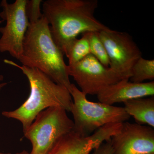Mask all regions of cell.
Instances as JSON below:
<instances>
[{"label":"cell","mask_w":154,"mask_h":154,"mask_svg":"<svg viewBox=\"0 0 154 154\" xmlns=\"http://www.w3.org/2000/svg\"><path fill=\"white\" fill-rule=\"evenodd\" d=\"M69 92L73 99L71 111L73 117V131L82 137L90 136L105 125L122 123L130 118L124 107H116L88 100L87 95L74 84Z\"/></svg>","instance_id":"cell-4"},{"label":"cell","mask_w":154,"mask_h":154,"mask_svg":"<svg viewBox=\"0 0 154 154\" xmlns=\"http://www.w3.org/2000/svg\"><path fill=\"white\" fill-rule=\"evenodd\" d=\"M0 154H11V153H4L0 152Z\"/></svg>","instance_id":"cell-21"},{"label":"cell","mask_w":154,"mask_h":154,"mask_svg":"<svg viewBox=\"0 0 154 154\" xmlns=\"http://www.w3.org/2000/svg\"><path fill=\"white\" fill-rule=\"evenodd\" d=\"M123 103L126 113L133 116L136 123L154 128V96L132 99Z\"/></svg>","instance_id":"cell-12"},{"label":"cell","mask_w":154,"mask_h":154,"mask_svg":"<svg viewBox=\"0 0 154 154\" xmlns=\"http://www.w3.org/2000/svg\"><path fill=\"white\" fill-rule=\"evenodd\" d=\"M154 154V153H150V154Z\"/></svg>","instance_id":"cell-22"},{"label":"cell","mask_w":154,"mask_h":154,"mask_svg":"<svg viewBox=\"0 0 154 154\" xmlns=\"http://www.w3.org/2000/svg\"><path fill=\"white\" fill-rule=\"evenodd\" d=\"M113 154L154 153V130L151 127L127 122L111 138Z\"/></svg>","instance_id":"cell-9"},{"label":"cell","mask_w":154,"mask_h":154,"mask_svg":"<svg viewBox=\"0 0 154 154\" xmlns=\"http://www.w3.org/2000/svg\"><path fill=\"white\" fill-rule=\"evenodd\" d=\"M4 62L20 69L29 82L30 94L27 100L16 110L2 113L7 118L20 122L24 133L38 113L48 108L60 107L71 112L73 101L66 88L57 84L38 69L20 66L9 60H4Z\"/></svg>","instance_id":"cell-3"},{"label":"cell","mask_w":154,"mask_h":154,"mask_svg":"<svg viewBox=\"0 0 154 154\" xmlns=\"http://www.w3.org/2000/svg\"><path fill=\"white\" fill-rule=\"evenodd\" d=\"M73 121L63 107H50L42 110L24 133L32 144L30 154H49L62 138L73 131Z\"/></svg>","instance_id":"cell-5"},{"label":"cell","mask_w":154,"mask_h":154,"mask_svg":"<svg viewBox=\"0 0 154 154\" xmlns=\"http://www.w3.org/2000/svg\"><path fill=\"white\" fill-rule=\"evenodd\" d=\"M90 51L102 65L109 67L110 61L104 44L100 38L99 32H88Z\"/></svg>","instance_id":"cell-15"},{"label":"cell","mask_w":154,"mask_h":154,"mask_svg":"<svg viewBox=\"0 0 154 154\" xmlns=\"http://www.w3.org/2000/svg\"><path fill=\"white\" fill-rule=\"evenodd\" d=\"M63 56L53 38L44 15L36 21L29 22L19 60L24 66L38 69L69 91L72 83Z\"/></svg>","instance_id":"cell-2"},{"label":"cell","mask_w":154,"mask_h":154,"mask_svg":"<svg viewBox=\"0 0 154 154\" xmlns=\"http://www.w3.org/2000/svg\"><path fill=\"white\" fill-rule=\"evenodd\" d=\"M4 22V21L3 20H0V24H2V22Z\"/></svg>","instance_id":"cell-20"},{"label":"cell","mask_w":154,"mask_h":154,"mask_svg":"<svg viewBox=\"0 0 154 154\" xmlns=\"http://www.w3.org/2000/svg\"><path fill=\"white\" fill-rule=\"evenodd\" d=\"M3 79H4V76H3L2 75H0V82H2ZM7 84H8V83H0V91H1V89H2L3 87L6 86Z\"/></svg>","instance_id":"cell-19"},{"label":"cell","mask_w":154,"mask_h":154,"mask_svg":"<svg viewBox=\"0 0 154 154\" xmlns=\"http://www.w3.org/2000/svg\"><path fill=\"white\" fill-rule=\"evenodd\" d=\"M90 54L88 32H86L82 34L81 38H76L72 42L65 55L68 59V65H72Z\"/></svg>","instance_id":"cell-13"},{"label":"cell","mask_w":154,"mask_h":154,"mask_svg":"<svg viewBox=\"0 0 154 154\" xmlns=\"http://www.w3.org/2000/svg\"><path fill=\"white\" fill-rule=\"evenodd\" d=\"M122 123H111L105 125L91 135L93 140L96 142V149L118 134L121 129Z\"/></svg>","instance_id":"cell-16"},{"label":"cell","mask_w":154,"mask_h":154,"mask_svg":"<svg viewBox=\"0 0 154 154\" xmlns=\"http://www.w3.org/2000/svg\"><path fill=\"white\" fill-rule=\"evenodd\" d=\"M27 0H16L9 4L2 0L0 6L2 11L0 17L6 21L5 27L0 28V52H8L19 60L23 51V41L29 25L27 13Z\"/></svg>","instance_id":"cell-6"},{"label":"cell","mask_w":154,"mask_h":154,"mask_svg":"<svg viewBox=\"0 0 154 154\" xmlns=\"http://www.w3.org/2000/svg\"><path fill=\"white\" fill-rule=\"evenodd\" d=\"M94 144L90 137H82L73 131L62 138L49 154H90L94 150ZM15 154L30 153L23 150Z\"/></svg>","instance_id":"cell-11"},{"label":"cell","mask_w":154,"mask_h":154,"mask_svg":"<svg viewBox=\"0 0 154 154\" xmlns=\"http://www.w3.org/2000/svg\"><path fill=\"white\" fill-rule=\"evenodd\" d=\"M68 66L69 76L73 78L80 91L87 96L97 95L106 87L122 80L110 67L104 66L91 54Z\"/></svg>","instance_id":"cell-8"},{"label":"cell","mask_w":154,"mask_h":154,"mask_svg":"<svg viewBox=\"0 0 154 154\" xmlns=\"http://www.w3.org/2000/svg\"><path fill=\"white\" fill-rule=\"evenodd\" d=\"M98 0H47L43 2V15L49 24L56 44L65 54L80 34L100 32L109 28L94 16Z\"/></svg>","instance_id":"cell-1"},{"label":"cell","mask_w":154,"mask_h":154,"mask_svg":"<svg viewBox=\"0 0 154 154\" xmlns=\"http://www.w3.org/2000/svg\"><path fill=\"white\" fill-rule=\"evenodd\" d=\"M110 140L103 143L98 148L94 149L92 154H113V149Z\"/></svg>","instance_id":"cell-18"},{"label":"cell","mask_w":154,"mask_h":154,"mask_svg":"<svg viewBox=\"0 0 154 154\" xmlns=\"http://www.w3.org/2000/svg\"><path fill=\"white\" fill-rule=\"evenodd\" d=\"M110 61V68L121 79H129L134 64L142 53L132 36L126 32L109 28L99 32Z\"/></svg>","instance_id":"cell-7"},{"label":"cell","mask_w":154,"mask_h":154,"mask_svg":"<svg viewBox=\"0 0 154 154\" xmlns=\"http://www.w3.org/2000/svg\"><path fill=\"white\" fill-rule=\"evenodd\" d=\"M154 79V60H147L142 57L134 64L131 70L130 82L143 83L146 80L153 81Z\"/></svg>","instance_id":"cell-14"},{"label":"cell","mask_w":154,"mask_h":154,"mask_svg":"<svg viewBox=\"0 0 154 154\" xmlns=\"http://www.w3.org/2000/svg\"><path fill=\"white\" fill-rule=\"evenodd\" d=\"M42 2L41 0L27 1L26 10L29 22L36 21L42 16L40 10V5Z\"/></svg>","instance_id":"cell-17"},{"label":"cell","mask_w":154,"mask_h":154,"mask_svg":"<svg viewBox=\"0 0 154 154\" xmlns=\"http://www.w3.org/2000/svg\"><path fill=\"white\" fill-rule=\"evenodd\" d=\"M154 95V81L137 83L124 79L106 87L96 96L100 102L113 105L115 103H124L132 99Z\"/></svg>","instance_id":"cell-10"}]
</instances>
